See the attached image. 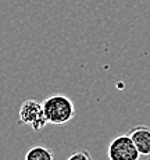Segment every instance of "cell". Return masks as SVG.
I'll return each instance as SVG.
<instances>
[{
  "label": "cell",
  "instance_id": "6da1fadb",
  "mask_svg": "<svg viewBox=\"0 0 150 160\" xmlns=\"http://www.w3.org/2000/svg\"><path fill=\"white\" fill-rule=\"evenodd\" d=\"M43 113L47 120V124L53 125H64L70 122L75 117V104L68 96L61 93L50 95L45 98L43 102Z\"/></svg>",
  "mask_w": 150,
  "mask_h": 160
},
{
  "label": "cell",
  "instance_id": "7a4b0ae2",
  "mask_svg": "<svg viewBox=\"0 0 150 160\" xmlns=\"http://www.w3.org/2000/svg\"><path fill=\"white\" fill-rule=\"evenodd\" d=\"M18 124L28 125L33 131H41L47 125L42 102L36 99H27L21 103L18 110Z\"/></svg>",
  "mask_w": 150,
  "mask_h": 160
},
{
  "label": "cell",
  "instance_id": "3957f363",
  "mask_svg": "<svg viewBox=\"0 0 150 160\" xmlns=\"http://www.w3.org/2000/svg\"><path fill=\"white\" fill-rule=\"evenodd\" d=\"M109 160H139L140 153L128 134L118 135L110 142L107 149Z\"/></svg>",
  "mask_w": 150,
  "mask_h": 160
},
{
  "label": "cell",
  "instance_id": "277c9868",
  "mask_svg": "<svg viewBox=\"0 0 150 160\" xmlns=\"http://www.w3.org/2000/svg\"><path fill=\"white\" fill-rule=\"evenodd\" d=\"M128 135L136 146L138 152L143 156L150 155V127L148 125H135L128 131Z\"/></svg>",
  "mask_w": 150,
  "mask_h": 160
},
{
  "label": "cell",
  "instance_id": "5b68a950",
  "mask_svg": "<svg viewBox=\"0 0 150 160\" xmlns=\"http://www.w3.org/2000/svg\"><path fill=\"white\" fill-rule=\"evenodd\" d=\"M24 160H54V153L50 148L43 145H36L28 149Z\"/></svg>",
  "mask_w": 150,
  "mask_h": 160
},
{
  "label": "cell",
  "instance_id": "8992f818",
  "mask_svg": "<svg viewBox=\"0 0 150 160\" xmlns=\"http://www.w3.org/2000/svg\"><path fill=\"white\" fill-rule=\"evenodd\" d=\"M67 160H93V159H92V155L86 149H78V150H74L67 158Z\"/></svg>",
  "mask_w": 150,
  "mask_h": 160
}]
</instances>
